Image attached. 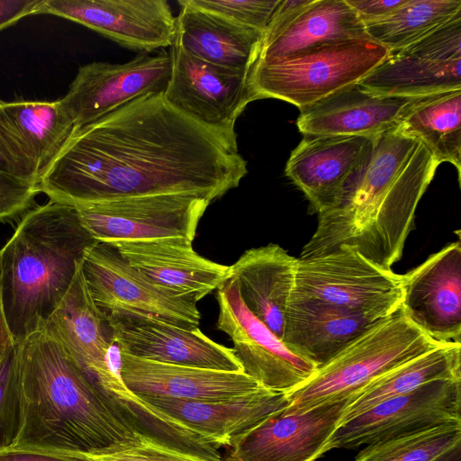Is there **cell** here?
I'll return each mask as SVG.
<instances>
[{
	"instance_id": "cell-1",
	"label": "cell",
	"mask_w": 461,
	"mask_h": 461,
	"mask_svg": "<svg viewBox=\"0 0 461 461\" xmlns=\"http://www.w3.org/2000/svg\"><path fill=\"white\" fill-rule=\"evenodd\" d=\"M247 173L235 131L203 125L164 94H150L76 129L39 187L50 200L72 206L161 194L212 202Z\"/></svg>"
},
{
	"instance_id": "cell-2",
	"label": "cell",
	"mask_w": 461,
	"mask_h": 461,
	"mask_svg": "<svg viewBox=\"0 0 461 461\" xmlns=\"http://www.w3.org/2000/svg\"><path fill=\"white\" fill-rule=\"evenodd\" d=\"M439 164L419 140L396 130L377 135L366 167L340 203L318 214L299 258L347 245L391 269L402 256L418 203Z\"/></svg>"
},
{
	"instance_id": "cell-3",
	"label": "cell",
	"mask_w": 461,
	"mask_h": 461,
	"mask_svg": "<svg viewBox=\"0 0 461 461\" xmlns=\"http://www.w3.org/2000/svg\"><path fill=\"white\" fill-rule=\"evenodd\" d=\"M15 351L22 423L11 448L96 457L146 441L114 418L71 356L44 330L16 343Z\"/></svg>"
},
{
	"instance_id": "cell-4",
	"label": "cell",
	"mask_w": 461,
	"mask_h": 461,
	"mask_svg": "<svg viewBox=\"0 0 461 461\" xmlns=\"http://www.w3.org/2000/svg\"><path fill=\"white\" fill-rule=\"evenodd\" d=\"M96 242L72 205L50 200L21 217L0 249L2 302L15 344L44 328Z\"/></svg>"
},
{
	"instance_id": "cell-5",
	"label": "cell",
	"mask_w": 461,
	"mask_h": 461,
	"mask_svg": "<svg viewBox=\"0 0 461 461\" xmlns=\"http://www.w3.org/2000/svg\"><path fill=\"white\" fill-rule=\"evenodd\" d=\"M444 343L419 330L402 309L365 331L303 384L286 393L285 414L306 411L352 395L401 366Z\"/></svg>"
},
{
	"instance_id": "cell-6",
	"label": "cell",
	"mask_w": 461,
	"mask_h": 461,
	"mask_svg": "<svg viewBox=\"0 0 461 461\" xmlns=\"http://www.w3.org/2000/svg\"><path fill=\"white\" fill-rule=\"evenodd\" d=\"M389 54L371 39L323 44L294 56L256 63L249 72L254 100L276 98L300 110L357 83Z\"/></svg>"
},
{
	"instance_id": "cell-7",
	"label": "cell",
	"mask_w": 461,
	"mask_h": 461,
	"mask_svg": "<svg viewBox=\"0 0 461 461\" xmlns=\"http://www.w3.org/2000/svg\"><path fill=\"white\" fill-rule=\"evenodd\" d=\"M402 296V275L342 245L322 255L297 259L291 300L384 319L401 309Z\"/></svg>"
},
{
	"instance_id": "cell-8",
	"label": "cell",
	"mask_w": 461,
	"mask_h": 461,
	"mask_svg": "<svg viewBox=\"0 0 461 461\" xmlns=\"http://www.w3.org/2000/svg\"><path fill=\"white\" fill-rule=\"evenodd\" d=\"M211 201L190 194L125 196L74 206L97 242L184 237L194 240Z\"/></svg>"
},
{
	"instance_id": "cell-9",
	"label": "cell",
	"mask_w": 461,
	"mask_h": 461,
	"mask_svg": "<svg viewBox=\"0 0 461 461\" xmlns=\"http://www.w3.org/2000/svg\"><path fill=\"white\" fill-rule=\"evenodd\" d=\"M91 295L106 315L149 317L183 329L198 328L197 303L172 294L132 268L108 243L96 242L82 258Z\"/></svg>"
},
{
	"instance_id": "cell-10",
	"label": "cell",
	"mask_w": 461,
	"mask_h": 461,
	"mask_svg": "<svg viewBox=\"0 0 461 461\" xmlns=\"http://www.w3.org/2000/svg\"><path fill=\"white\" fill-rule=\"evenodd\" d=\"M380 95L419 97L461 89V14L388 56L358 81Z\"/></svg>"
},
{
	"instance_id": "cell-11",
	"label": "cell",
	"mask_w": 461,
	"mask_h": 461,
	"mask_svg": "<svg viewBox=\"0 0 461 461\" xmlns=\"http://www.w3.org/2000/svg\"><path fill=\"white\" fill-rule=\"evenodd\" d=\"M448 423H461V380L433 381L383 401L339 425L325 452L356 448Z\"/></svg>"
},
{
	"instance_id": "cell-12",
	"label": "cell",
	"mask_w": 461,
	"mask_h": 461,
	"mask_svg": "<svg viewBox=\"0 0 461 461\" xmlns=\"http://www.w3.org/2000/svg\"><path fill=\"white\" fill-rule=\"evenodd\" d=\"M218 330L226 333L243 372L263 387L288 393L316 371L309 361L291 352L247 308L236 281L228 278L216 292Z\"/></svg>"
},
{
	"instance_id": "cell-13",
	"label": "cell",
	"mask_w": 461,
	"mask_h": 461,
	"mask_svg": "<svg viewBox=\"0 0 461 461\" xmlns=\"http://www.w3.org/2000/svg\"><path fill=\"white\" fill-rule=\"evenodd\" d=\"M171 69L170 50L140 54L122 64L91 62L78 68L67 94L59 100L78 129L139 97L164 94Z\"/></svg>"
},
{
	"instance_id": "cell-14",
	"label": "cell",
	"mask_w": 461,
	"mask_h": 461,
	"mask_svg": "<svg viewBox=\"0 0 461 461\" xmlns=\"http://www.w3.org/2000/svg\"><path fill=\"white\" fill-rule=\"evenodd\" d=\"M170 53L172 69L165 99L203 125L235 131L238 117L255 101L249 72L203 61L175 44Z\"/></svg>"
},
{
	"instance_id": "cell-15",
	"label": "cell",
	"mask_w": 461,
	"mask_h": 461,
	"mask_svg": "<svg viewBox=\"0 0 461 461\" xmlns=\"http://www.w3.org/2000/svg\"><path fill=\"white\" fill-rule=\"evenodd\" d=\"M355 394V393H354ZM330 401L306 411L280 410L235 438L223 461H315L339 427L353 396Z\"/></svg>"
},
{
	"instance_id": "cell-16",
	"label": "cell",
	"mask_w": 461,
	"mask_h": 461,
	"mask_svg": "<svg viewBox=\"0 0 461 461\" xmlns=\"http://www.w3.org/2000/svg\"><path fill=\"white\" fill-rule=\"evenodd\" d=\"M38 14L72 21L144 51L171 47L176 32V17L165 0H42Z\"/></svg>"
},
{
	"instance_id": "cell-17",
	"label": "cell",
	"mask_w": 461,
	"mask_h": 461,
	"mask_svg": "<svg viewBox=\"0 0 461 461\" xmlns=\"http://www.w3.org/2000/svg\"><path fill=\"white\" fill-rule=\"evenodd\" d=\"M376 136L304 135L291 152L285 175L318 214L337 207L366 167Z\"/></svg>"
},
{
	"instance_id": "cell-18",
	"label": "cell",
	"mask_w": 461,
	"mask_h": 461,
	"mask_svg": "<svg viewBox=\"0 0 461 461\" xmlns=\"http://www.w3.org/2000/svg\"><path fill=\"white\" fill-rule=\"evenodd\" d=\"M402 311L424 334L461 343V243L452 242L402 275Z\"/></svg>"
},
{
	"instance_id": "cell-19",
	"label": "cell",
	"mask_w": 461,
	"mask_h": 461,
	"mask_svg": "<svg viewBox=\"0 0 461 461\" xmlns=\"http://www.w3.org/2000/svg\"><path fill=\"white\" fill-rule=\"evenodd\" d=\"M122 352L151 361L229 372H243L233 348L208 338L199 328L183 329L137 315L106 316Z\"/></svg>"
},
{
	"instance_id": "cell-20",
	"label": "cell",
	"mask_w": 461,
	"mask_h": 461,
	"mask_svg": "<svg viewBox=\"0 0 461 461\" xmlns=\"http://www.w3.org/2000/svg\"><path fill=\"white\" fill-rule=\"evenodd\" d=\"M110 244L144 277L172 294L196 303L230 278V266L202 257L194 249L193 240L184 237Z\"/></svg>"
},
{
	"instance_id": "cell-21",
	"label": "cell",
	"mask_w": 461,
	"mask_h": 461,
	"mask_svg": "<svg viewBox=\"0 0 461 461\" xmlns=\"http://www.w3.org/2000/svg\"><path fill=\"white\" fill-rule=\"evenodd\" d=\"M419 97L380 95L357 82L300 110L296 124L303 135L377 136L396 130Z\"/></svg>"
},
{
	"instance_id": "cell-22",
	"label": "cell",
	"mask_w": 461,
	"mask_h": 461,
	"mask_svg": "<svg viewBox=\"0 0 461 461\" xmlns=\"http://www.w3.org/2000/svg\"><path fill=\"white\" fill-rule=\"evenodd\" d=\"M121 356L122 379L140 398L215 402L237 398L262 387L244 372L165 364L122 351Z\"/></svg>"
},
{
	"instance_id": "cell-23",
	"label": "cell",
	"mask_w": 461,
	"mask_h": 461,
	"mask_svg": "<svg viewBox=\"0 0 461 461\" xmlns=\"http://www.w3.org/2000/svg\"><path fill=\"white\" fill-rule=\"evenodd\" d=\"M141 399L215 447L230 446L235 438L289 405L286 393L263 386L237 398L215 402L170 397Z\"/></svg>"
},
{
	"instance_id": "cell-24",
	"label": "cell",
	"mask_w": 461,
	"mask_h": 461,
	"mask_svg": "<svg viewBox=\"0 0 461 461\" xmlns=\"http://www.w3.org/2000/svg\"><path fill=\"white\" fill-rule=\"evenodd\" d=\"M75 130L59 99L0 102V134L38 185Z\"/></svg>"
},
{
	"instance_id": "cell-25",
	"label": "cell",
	"mask_w": 461,
	"mask_h": 461,
	"mask_svg": "<svg viewBox=\"0 0 461 461\" xmlns=\"http://www.w3.org/2000/svg\"><path fill=\"white\" fill-rule=\"evenodd\" d=\"M297 258L277 244L246 250L230 266L251 313L282 340L285 317L295 282Z\"/></svg>"
},
{
	"instance_id": "cell-26",
	"label": "cell",
	"mask_w": 461,
	"mask_h": 461,
	"mask_svg": "<svg viewBox=\"0 0 461 461\" xmlns=\"http://www.w3.org/2000/svg\"><path fill=\"white\" fill-rule=\"evenodd\" d=\"M173 44L217 66L250 72L258 59L263 32L240 26L217 14L179 0Z\"/></svg>"
},
{
	"instance_id": "cell-27",
	"label": "cell",
	"mask_w": 461,
	"mask_h": 461,
	"mask_svg": "<svg viewBox=\"0 0 461 461\" xmlns=\"http://www.w3.org/2000/svg\"><path fill=\"white\" fill-rule=\"evenodd\" d=\"M381 320L318 303L291 300L282 342L318 369Z\"/></svg>"
},
{
	"instance_id": "cell-28",
	"label": "cell",
	"mask_w": 461,
	"mask_h": 461,
	"mask_svg": "<svg viewBox=\"0 0 461 461\" xmlns=\"http://www.w3.org/2000/svg\"><path fill=\"white\" fill-rule=\"evenodd\" d=\"M60 343L86 374L104 358L112 342L106 315L95 303L86 281L82 260L58 306L44 328Z\"/></svg>"
},
{
	"instance_id": "cell-29",
	"label": "cell",
	"mask_w": 461,
	"mask_h": 461,
	"mask_svg": "<svg viewBox=\"0 0 461 461\" xmlns=\"http://www.w3.org/2000/svg\"><path fill=\"white\" fill-rule=\"evenodd\" d=\"M370 39L346 0H314L272 42L256 63L285 59L307 50L351 39Z\"/></svg>"
},
{
	"instance_id": "cell-30",
	"label": "cell",
	"mask_w": 461,
	"mask_h": 461,
	"mask_svg": "<svg viewBox=\"0 0 461 461\" xmlns=\"http://www.w3.org/2000/svg\"><path fill=\"white\" fill-rule=\"evenodd\" d=\"M437 380H461V343L447 342L387 372L357 392L339 423L389 398Z\"/></svg>"
},
{
	"instance_id": "cell-31",
	"label": "cell",
	"mask_w": 461,
	"mask_h": 461,
	"mask_svg": "<svg viewBox=\"0 0 461 461\" xmlns=\"http://www.w3.org/2000/svg\"><path fill=\"white\" fill-rule=\"evenodd\" d=\"M397 131L421 141L439 162L461 172V89L419 97Z\"/></svg>"
},
{
	"instance_id": "cell-32",
	"label": "cell",
	"mask_w": 461,
	"mask_h": 461,
	"mask_svg": "<svg viewBox=\"0 0 461 461\" xmlns=\"http://www.w3.org/2000/svg\"><path fill=\"white\" fill-rule=\"evenodd\" d=\"M459 14L460 0H406L387 17L365 25V30L390 53L422 39Z\"/></svg>"
},
{
	"instance_id": "cell-33",
	"label": "cell",
	"mask_w": 461,
	"mask_h": 461,
	"mask_svg": "<svg viewBox=\"0 0 461 461\" xmlns=\"http://www.w3.org/2000/svg\"><path fill=\"white\" fill-rule=\"evenodd\" d=\"M461 442V423L435 426L366 445L355 461H432Z\"/></svg>"
},
{
	"instance_id": "cell-34",
	"label": "cell",
	"mask_w": 461,
	"mask_h": 461,
	"mask_svg": "<svg viewBox=\"0 0 461 461\" xmlns=\"http://www.w3.org/2000/svg\"><path fill=\"white\" fill-rule=\"evenodd\" d=\"M39 193V185L25 173L0 134V222L21 218Z\"/></svg>"
},
{
	"instance_id": "cell-35",
	"label": "cell",
	"mask_w": 461,
	"mask_h": 461,
	"mask_svg": "<svg viewBox=\"0 0 461 461\" xmlns=\"http://www.w3.org/2000/svg\"><path fill=\"white\" fill-rule=\"evenodd\" d=\"M21 423V387L14 347L0 364V452L14 445Z\"/></svg>"
},
{
	"instance_id": "cell-36",
	"label": "cell",
	"mask_w": 461,
	"mask_h": 461,
	"mask_svg": "<svg viewBox=\"0 0 461 461\" xmlns=\"http://www.w3.org/2000/svg\"><path fill=\"white\" fill-rule=\"evenodd\" d=\"M191 2L240 26L264 32L280 0H191Z\"/></svg>"
},
{
	"instance_id": "cell-37",
	"label": "cell",
	"mask_w": 461,
	"mask_h": 461,
	"mask_svg": "<svg viewBox=\"0 0 461 461\" xmlns=\"http://www.w3.org/2000/svg\"><path fill=\"white\" fill-rule=\"evenodd\" d=\"M94 458L98 461H208L147 440L140 445Z\"/></svg>"
},
{
	"instance_id": "cell-38",
	"label": "cell",
	"mask_w": 461,
	"mask_h": 461,
	"mask_svg": "<svg viewBox=\"0 0 461 461\" xmlns=\"http://www.w3.org/2000/svg\"><path fill=\"white\" fill-rule=\"evenodd\" d=\"M312 3V0H280L263 32L261 49L272 42Z\"/></svg>"
},
{
	"instance_id": "cell-39",
	"label": "cell",
	"mask_w": 461,
	"mask_h": 461,
	"mask_svg": "<svg viewBox=\"0 0 461 461\" xmlns=\"http://www.w3.org/2000/svg\"><path fill=\"white\" fill-rule=\"evenodd\" d=\"M406 0H346L365 25L374 23L390 15Z\"/></svg>"
},
{
	"instance_id": "cell-40",
	"label": "cell",
	"mask_w": 461,
	"mask_h": 461,
	"mask_svg": "<svg viewBox=\"0 0 461 461\" xmlns=\"http://www.w3.org/2000/svg\"><path fill=\"white\" fill-rule=\"evenodd\" d=\"M0 461H98L97 459L68 453H56L18 448L0 452Z\"/></svg>"
},
{
	"instance_id": "cell-41",
	"label": "cell",
	"mask_w": 461,
	"mask_h": 461,
	"mask_svg": "<svg viewBox=\"0 0 461 461\" xmlns=\"http://www.w3.org/2000/svg\"><path fill=\"white\" fill-rule=\"evenodd\" d=\"M42 0H0V32L28 15L38 14Z\"/></svg>"
},
{
	"instance_id": "cell-42",
	"label": "cell",
	"mask_w": 461,
	"mask_h": 461,
	"mask_svg": "<svg viewBox=\"0 0 461 461\" xmlns=\"http://www.w3.org/2000/svg\"><path fill=\"white\" fill-rule=\"evenodd\" d=\"M1 259V251H0ZM15 347V342L13 339L9 330L4 307L2 302V289H1V268H0V364L6 358V357L13 351Z\"/></svg>"
},
{
	"instance_id": "cell-43",
	"label": "cell",
	"mask_w": 461,
	"mask_h": 461,
	"mask_svg": "<svg viewBox=\"0 0 461 461\" xmlns=\"http://www.w3.org/2000/svg\"><path fill=\"white\" fill-rule=\"evenodd\" d=\"M432 461H461V442H458Z\"/></svg>"
}]
</instances>
